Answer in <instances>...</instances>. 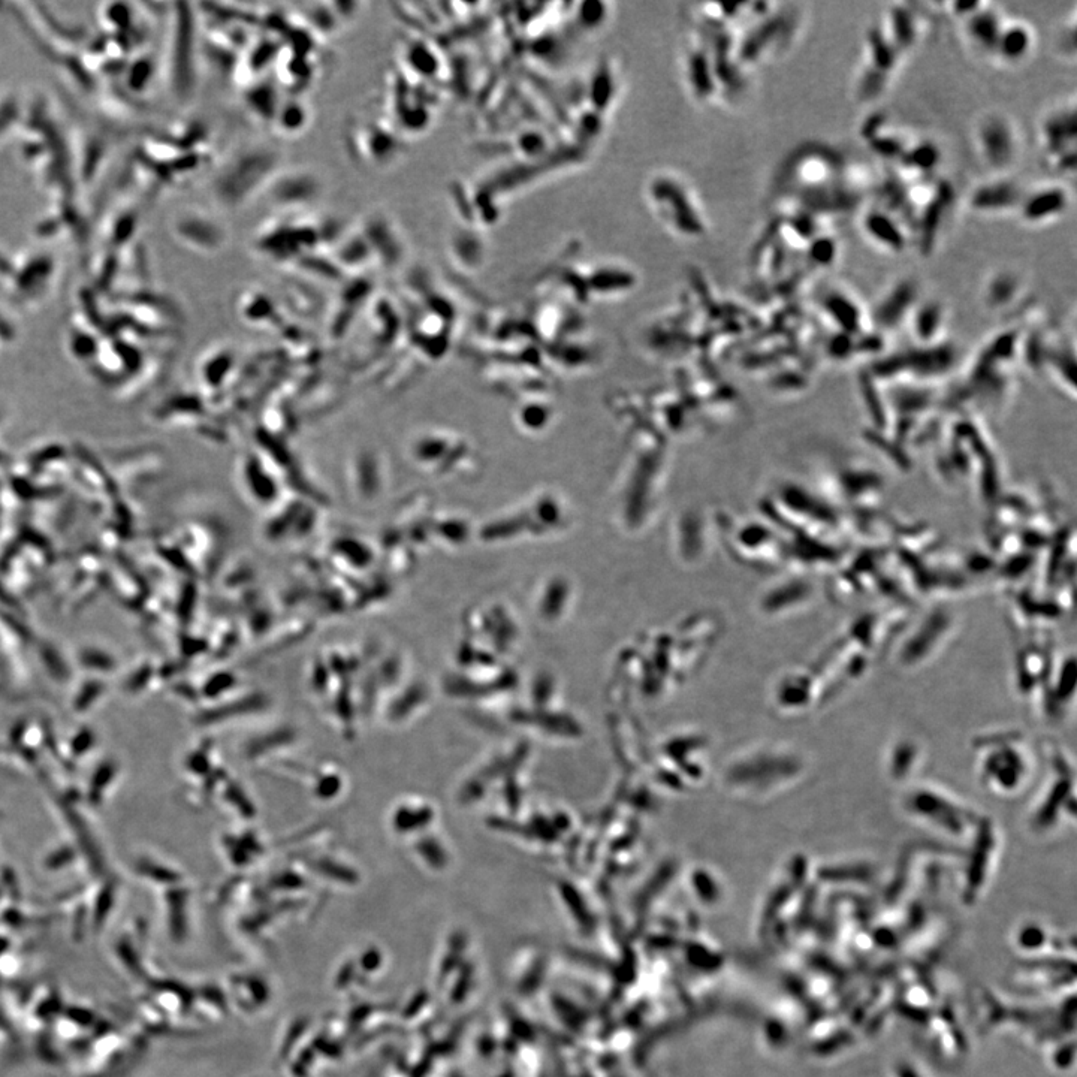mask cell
Listing matches in <instances>:
<instances>
[{
    "label": "cell",
    "mask_w": 1077,
    "mask_h": 1077,
    "mask_svg": "<svg viewBox=\"0 0 1077 1077\" xmlns=\"http://www.w3.org/2000/svg\"><path fill=\"white\" fill-rule=\"evenodd\" d=\"M282 156L267 144H250L229 156L211 181V193L220 207L235 210L261 195L276 177Z\"/></svg>",
    "instance_id": "1"
},
{
    "label": "cell",
    "mask_w": 1077,
    "mask_h": 1077,
    "mask_svg": "<svg viewBox=\"0 0 1077 1077\" xmlns=\"http://www.w3.org/2000/svg\"><path fill=\"white\" fill-rule=\"evenodd\" d=\"M23 116L24 107L17 95L9 93L0 98V140L20 125Z\"/></svg>",
    "instance_id": "35"
},
{
    "label": "cell",
    "mask_w": 1077,
    "mask_h": 1077,
    "mask_svg": "<svg viewBox=\"0 0 1077 1077\" xmlns=\"http://www.w3.org/2000/svg\"><path fill=\"white\" fill-rule=\"evenodd\" d=\"M1003 747L991 748L980 759V777L991 792L1000 795H1013L1021 792L1031 775L1030 756L1024 748L1013 747V741H1007Z\"/></svg>",
    "instance_id": "5"
},
{
    "label": "cell",
    "mask_w": 1077,
    "mask_h": 1077,
    "mask_svg": "<svg viewBox=\"0 0 1077 1077\" xmlns=\"http://www.w3.org/2000/svg\"><path fill=\"white\" fill-rule=\"evenodd\" d=\"M247 107L255 114L259 119H264L262 122H273L274 116H276L277 110H279L280 101L277 96V83H253L250 84L249 92L246 96Z\"/></svg>",
    "instance_id": "26"
},
{
    "label": "cell",
    "mask_w": 1077,
    "mask_h": 1077,
    "mask_svg": "<svg viewBox=\"0 0 1077 1077\" xmlns=\"http://www.w3.org/2000/svg\"><path fill=\"white\" fill-rule=\"evenodd\" d=\"M1054 937L1049 934L1045 925L1039 922H1027L1024 925H1019L1016 928L1015 934H1013V944L1015 949L1024 955H1039L1048 944L1052 943Z\"/></svg>",
    "instance_id": "28"
},
{
    "label": "cell",
    "mask_w": 1077,
    "mask_h": 1077,
    "mask_svg": "<svg viewBox=\"0 0 1077 1077\" xmlns=\"http://www.w3.org/2000/svg\"><path fill=\"white\" fill-rule=\"evenodd\" d=\"M889 83H891V77L880 74V72L864 65L862 71L859 72L858 81H856V99L859 102H864V104H871L886 92Z\"/></svg>",
    "instance_id": "34"
},
{
    "label": "cell",
    "mask_w": 1077,
    "mask_h": 1077,
    "mask_svg": "<svg viewBox=\"0 0 1077 1077\" xmlns=\"http://www.w3.org/2000/svg\"><path fill=\"white\" fill-rule=\"evenodd\" d=\"M983 6H985V3L983 2H953L949 3L947 8H949V14L964 21L967 20L968 17H971L974 12L983 8Z\"/></svg>",
    "instance_id": "36"
},
{
    "label": "cell",
    "mask_w": 1077,
    "mask_h": 1077,
    "mask_svg": "<svg viewBox=\"0 0 1077 1077\" xmlns=\"http://www.w3.org/2000/svg\"><path fill=\"white\" fill-rule=\"evenodd\" d=\"M11 334V328H9L8 322L0 316V337H9Z\"/></svg>",
    "instance_id": "38"
},
{
    "label": "cell",
    "mask_w": 1077,
    "mask_h": 1077,
    "mask_svg": "<svg viewBox=\"0 0 1077 1077\" xmlns=\"http://www.w3.org/2000/svg\"><path fill=\"white\" fill-rule=\"evenodd\" d=\"M1021 288L1022 280L1018 273L1012 270L997 271L986 283V304L992 309H1001L1019 297Z\"/></svg>",
    "instance_id": "24"
},
{
    "label": "cell",
    "mask_w": 1077,
    "mask_h": 1077,
    "mask_svg": "<svg viewBox=\"0 0 1077 1077\" xmlns=\"http://www.w3.org/2000/svg\"><path fill=\"white\" fill-rule=\"evenodd\" d=\"M846 168V159L840 152L820 143H811L793 153L784 174L801 195L846 179Z\"/></svg>",
    "instance_id": "3"
},
{
    "label": "cell",
    "mask_w": 1077,
    "mask_h": 1077,
    "mask_svg": "<svg viewBox=\"0 0 1077 1077\" xmlns=\"http://www.w3.org/2000/svg\"><path fill=\"white\" fill-rule=\"evenodd\" d=\"M155 71V59L150 54L135 57L134 60L128 62L125 72H123L126 90H129L134 96H140L141 93L149 89L153 78H155Z\"/></svg>",
    "instance_id": "30"
},
{
    "label": "cell",
    "mask_w": 1077,
    "mask_h": 1077,
    "mask_svg": "<svg viewBox=\"0 0 1077 1077\" xmlns=\"http://www.w3.org/2000/svg\"><path fill=\"white\" fill-rule=\"evenodd\" d=\"M892 1076H894V1077H926L925 1073H923L922 1070H920L919 1067L916 1066V1064L911 1063V1061H907V1060H901V1061H898L897 1064H895L894 1070H892Z\"/></svg>",
    "instance_id": "37"
},
{
    "label": "cell",
    "mask_w": 1077,
    "mask_h": 1077,
    "mask_svg": "<svg viewBox=\"0 0 1077 1077\" xmlns=\"http://www.w3.org/2000/svg\"><path fill=\"white\" fill-rule=\"evenodd\" d=\"M138 222H140V213L135 208H125L117 216H114L107 231L110 250L117 252V250L128 246L131 240H134L135 234H137Z\"/></svg>",
    "instance_id": "29"
},
{
    "label": "cell",
    "mask_w": 1077,
    "mask_h": 1077,
    "mask_svg": "<svg viewBox=\"0 0 1077 1077\" xmlns=\"http://www.w3.org/2000/svg\"><path fill=\"white\" fill-rule=\"evenodd\" d=\"M917 286L913 280H899L882 298L876 309V321L885 328H895L916 307Z\"/></svg>",
    "instance_id": "20"
},
{
    "label": "cell",
    "mask_w": 1077,
    "mask_h": 1077,
    "mask_svg": "<svg viewBox=\"0 0 1077 1077\" xmlns=\"http://www.w3.org/2000/svg\"><path fill=\"white\" fill-rule=\"evenodd\" d=\"M195 27V14L187 11V5H177L168 71L171 87L179 98H187L195 86Z\"/></svg>",
    "instance_id": "6"
},
{
    "label": "cell",
    "mask_w": 1077,
    "mask_h": 1077,
    "mask_svg": "<svg viewBox=\"0 0 1077 1077\" xmlns=\"http://www.w3.org/2000/svg\"><path fill=\"white\" fill-rule=\"evenodd\" d=\"M974 147L985 168L994 177H1007L1019 158L1018 129L1003 113L983 114L973 129Z\"/></svg>",
    "instance_id": "2"
},
{
    "label": "cell",
    "mask_w": 1077,
    "mask_h": 1077,
    "mask_svg": "<svg viewBox=\"0 0 1077 1077\" xmlns=\"http://www.w3.org/2000/svg\"><path fill=\"white\" fill-rule=\"evenodd\" d=\"M1076 137L1075 104L1049 113L1040 126V141L1049 164L1066 153L1076 152Z\"/></svg>",
    "instance_id": "13"
},
{
    "label": "cell",
    "mask_w": 1077,
    "mask_h": 1077,
    "mask_svg": "<svg viewBox=\"0 0 1077 1077\" xmlns=\"http://www.w3.org/2000/svg\"><path fill=\"white\" fill-rule=\"evenodd\" d=\"M330 258L336 262L337 267L345 273L348 271H361L362 268L374 262L370 244L361 231L346 232L345 237L333 247Z\"/></svg>",
    "instance_id": "22"
},
{
    "label": "cell",
    "mask_w": 1077,
    "mask_h": 1077,
    "mask_svg": "<svg viewBox=\"0 0 1077 1077\" xmlns=\"http://www.w3.org/2000/svg\"><path fill=\"white\" fill-rule=\"evenodd\" d=\"M865 237L880 249L902 253L910 246V231L894 214L882 207L870 208L862 217Z\"/></svg>",
    "instance_id": "14"
},
{
    "label": "cell",
    "mask_w": 1077,
    "mask_h": 1077,
    "mask_svg": "<svg viewBox=\"0 0 1077 1077\" xmlns=\"http://www.w3.org/2000/svg\"><path fill=\"white\" fill-rule=\"evenodd\" d=\"M1072 205L1070 190L1063 184H1048L1025 193L1018 213L1031 226L1048 225L1061 219Z\"/></svg>",
    "instance_id": "12"
},
{
    "label": "cell",
    "mask_w": 1077,
    "mask_h": 1077,
    "mask_svg": "<svg viewBox=\"0 0 1077 1077\" xmlns=\"http://www.w3.org/2000/svg\"><path fill=\"white\" fill-rule=\"evenodd\" d=\"M324 184L312 171H279L264 193L280 208H303L312 205L322 195Z\"/></svg>",
    "instance_id": "10"
},
{
    "label": "cell",
    "mask_w": 1077,
    "mask_h": 1077,
    "mask_svg": "<svg viewBox=\"0 0 1077 1077\" xmlns=\"http://www.w3.org/2000/svg\"><path fill=\"white\" fill-rule=\"evenodd\" d=\"M359 231L364 234L370 244L374 262H382L383 267L392 270L403 261L404 243L395 226L385 216L371 214L362 223Z\"/></svg>",
    "instance_id": "15"
},
{
    "label": "cell",
    "mask_w": 1077,
    "mask_h": 1077,
    "mask_svg": "<svg viewBox=\"0 0 1077 1077\" xmlns=\"http://www.w3.org/2000/svg\"><path fill=\"white\" fill-rule=\"evenodd\" d=\"M1034 48V30L1021 20L1004 21L995 45L994 56L1006 65H1018L1030 57Z\"/></svg>",
    "instance_id": "17"
},
{
    "label": "cell",
    "mask_w": 1077,
    "mask_h": 1077,
    "mask_svg": "<svg viewBox=\"0 0 1077 1077\" xmlns=\"http://www.w3.org/2000/svg\"><path fill=\"white\" fill-rule=\"evenodd\" d=\"M310 114L306 105L297 99L282 102L271 125L285 137L301 134L309 125Z\"/></svg>",
    "instance_id": "27"
},
{
    "label": "cell",
    "mask_w": 1077,
    "mask_h": 1077,
    "mask_svg": "<svg viewBox=\"0 0 1077 1077\" xmlns=\"http://www.w3.org/2000/svg\"><path fill=\"white\" fill-rule=\"evenodd\" d=\"M255 246L273 261L295 262L318 249V225L306 220H279L259 232Z\"/></svg>",
    "instance_id": "4"
},
{
    "label": "cell",
    "mask_w": 1077,
    "mask_h": 1077,
    "mask_svg": "<svg viewBox=\"0 0 1077 1077\" xmlns=\"http://www.w3.org/2000/svg\"><path fill=\"white\" fill-rule=\"evenodd\" d=\"M171 234L181 246L198 253H217L228 241L225 226L205 211L187 208L171 222Z\"/></svg>",
    "instance_id": "8"
},
{
    "label": "cell",
    "mask_w": 1077,
    "mask_h": 1077,
    "mask_svg": "<svg viewBox=\"0 0 1077 1077\" xmlns=\"http://www.w3.org/2000/svg\"><path fill=\"white\" fill-rule=\"evenodd\" d=\"M57 273L56 259L45 252L30 253L20 261H12L5 282L11 294L20 301H36L50 289Z\"/></svg>",
    "instance_id": "9"
},
{
    "label": "cell",
    "mask_w": 1077,
    "mask_h": 1077,
    "mask_svg": "<svg viewBox=\"0 0 1077 1077\" xmlns=\"http://www.w3.org/2000/svg\"><path fill=\"white\" fill-rule=\"evenodd\" d=\"M1004 21L1006 20L1001 17L1000 12L995 11L989 3H985L983 8L962 21L965 38L980 53L994 56L995 45H997Z\"/></svg>",
    "instance_id": "18"
},
{
    "label": "cell",
    "mask_w": 1077,
    "mask_h": 1077,
    "mask_svg": "<svg viewBox=\"0 0 1077 1077\" xmlns=\"http://www.w3.org/2000/svg\"><path fill=\"white\" fill-rule=\"evenodd\" d=\"M1025 192L1009 177H994L971 190L968 207L982 216H1003L1018 211Z\"/></svg>",
    "instance_id": "11"
},
{
    "label": "cell",
    "mask_w": 1077,
    "mask_h": 1077,
    "mask_svg": "<svg viewBox=\"0 0 1077 1077\" xmlns=\"http://www.w3.org/2000/svg\"><path fill=\"white\" fill-rule=\"evenodd\" d=\"M901 57L882 26H874L868 30L865 38V66L892 78L897 72Z\"/></svg>",
    "instance_id": "21"
},
{
    "label": "cell",
    "mask_w": 1077,
    "mask_h": 1077,
    "mask_svg": "<svg viewBox=\"0 0 1077 1077\" xmlns=\"http://www.w3.org/2000/svg\"><path fill=\"white\" fill-rule=\"evenodd\" d=\"M357 149L359 155L365 161H373L376 164H385L389 159H394L398 152L397 140L391 132L379 128V126H365L358 131Z\"/></svg>",
    "instance_id": "23"
},
{
    "label": "cell",
    "mask_w": 1077,
    "mask_h": 1077,
    "mask_svg": "<svg viewBox=\"0 0 1077 1077\" xmlns=\"http://www.w3.org/2000/svg\"><path fill=\"white\" fill-rule=\"evenodd\" d=\"M910 143V138L899 134V132L891 131V129L886 126V128H883L879 134L874 135L871 140L867 141V146L870 147L871 152H873L877 158L883 159V161L892 162V164H897L898 159L901 158L902 153L907 150L908 144Z\"/></svg>",
    "instance_id": "31"
},
{
    "label": "cell",
    "mask_w": 1077,
    "mask_h": 1077,
    "mask_svg": "<svg viewBox=\"0 0 1077 1077\" xmlns=\"http://www.w3.org/2000/svg\"><path fill=\"white\" fill-rule=\"evenodd\" d=\"M882 29L885 30L889 41L895 45L901 56L913 50L922 33L919 18L907 3H897L889 8L885 26H882Z\"/></svg>",
    "instance_id": "19"
},
{
    "label": "cell",
    "mask_w": 1077,
    "mask_h": 1077,
    "mask_svg": "<svg viewBox=\"0 0 1077 1077\" xmlns=\"http://www.w3.org/2000/svg\"><path fill=\"white\" fill-rule=\"evenodd\" d=\"M941 150L929 140L911 141L898 159V176L904 181L932 179L940 167Z\"/></svg>",
    "instance_id": "16"
},
{
    "label": "cell",
    "mask_w": 1077,
    "mask_h": 1077,
    "mask_svg": "<svg viewBox=\"0 0 1077 1077\" xmlns=\"http://www.w3.org/2000/svg\"><path fill=\"white\" fill-rule=\"evenodd\" d=\"M838 252H840V244L837 238L820 232L807 244L802 253L814 270H820V268L832 267L837 262Z\"/></svg>",
    "instance_id": "33"
},
{
    "label": "cell",
    "mask_w": 1077,
    "mask_h": 1077,
    "mask_svg": "<svg viewBox=\"0 0 1077 1077\" xmlns=\"http://www.w3.org/2000/svg\"><path fill=\"white\" fill-rule=\"evenodd\" d=\"M955 202V190L947 181L935 179L931 190L914 208L913 234L920 255H931L950 207Z\"/></svg>",
    "instance_id": "7"
},
{
    "label": "cell",
    "mask_w": 1077,
    "mask_h": 1077,
    "mask_svg": "<svg viewBox=\"0 0 1077 1077\" xmlns=\"http://www.w3.org/2000/svg\"><path fill=\"white\" fill-rule=\"evenodd\" d=\"M826 313L838 322L844 330L853 331L861 324V309L849 294L843 291H832L823 300Z\"/></svg>",
    "instance_id": "25"
},
{
    "label": "cell",
    "mask_w": 1077,
    "mask_h": 1077,
    "mask_svg": "<svg viewBox=\"0 0 1077 1077\" xmlns=\"http://www.w3.org/2000/svg\"><path fill=\"white\" fill-rule=\"evenodd\" d=\"M913 327L919 339L932 340L940 333L944 321V310L940 303L928 301L914 307Z\"/></svg>",
    "instance_id": "32"
}]
</instances>
